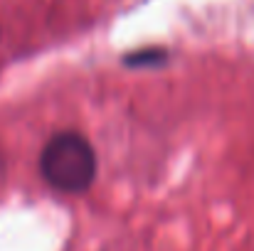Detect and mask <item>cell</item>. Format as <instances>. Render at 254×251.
<instances>
[{
	"instance_id": "obj_1",
	"label": "cell",
	"mask_w": 254,
	"mask_h": 251,
	"mask_svg": "<svg viewBox=\"0 0 254 251\" xmlns=\"http://www.w3.org/2000/svg\"><path fill=\"white\" fill-rule=\"evenodd\" d=\"M40 172L57 192L82 195L96 177L94 146L77 131H60L50 136L40 153Z\"/></svg>"
},
{
	"instance_id": "obj_2",
	"label": "cell",
	"mask_w": 254,
	"mask_h": 251,
	"mask_svg": "<svg viewBox=\"0 0 254 251\" xmlns=\"http://www.w3.org/2000/svg\"><path fill=\"white\" fill-rule=\"evenodd\" d=\"M124 62L128 64V67H148V64H161V62H166V52L163 50H141V52H136V54H126L124 57Z\"/></svg>"
}]
</instances>
